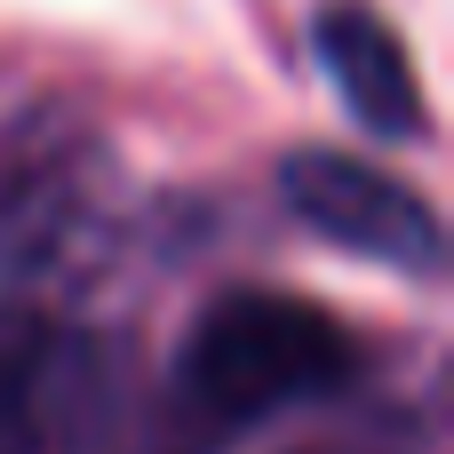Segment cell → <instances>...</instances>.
<instances>
[{
  "instance_id": "obj_1",
  "label": "cell",
  "mask_w": 454,
  "mask_h": 454,
  "mask_svg": "<svg viewBox=\"0 0 454 454\" xmlns=\"http://www.w3.org/2000/svg\"><path fill=\"white\" fill-rule=\"evenodd\" d=\"M359 367H367L359 335L335 311H319L303 295L239 287V295H215L192 319L184 359H176V391L207 423H263L279 407L335 399Z\"/></svg>"
},
{
  "instance_id": "obj_2",
  "label": "cell",
  "mask_w": 454,
  "mask_h": 454,
  "mask_svg": "<svg viewBox=\"0 0 454 454\" xmlns=\"http://www.w3.org/2000/svg\"><path fill=\"white\" fill-rule=\"evenodd\" d=\"M279 192H287L295 223L319 231L343 255H367V263H391V271H439L447 263L439 207L415 184H399V176H383L351 152H287Z\"/></svg>"
},
{
  "instance_id": "obj_3",
  "label": "cell",
  "mask_w": 454,
  "mask_h": 454,
  "mask_svg": "<svg viewBox=\"0 0 454 454\" xmlns=\"http://www.w3.org/2000/svg\"><path fill=\"white\" fill-rule=\"evenodd\" d=\"M311 40H319V72L335 80V96L351 104V120H359L367 136L415 144V136L431 128L415 56H407V40H399L367 0H327L319 24H311Z\"/></svg>"
},
{
  "instance_id": "obj_4",
  "label": "cell",
  "mask_w": 454,
  "mask_h": 454,
  "mask_svg": "<svg viewBox=\"0 0 454 454\" xmlns=\"http://www.w3.org/2000/svg\"><path fill=\"white\" fill-rule=\"evenodd\" d=\"M0 454H48V439H40V423H24V431H8V439H0Z\"/></svg>"
}]
</instances>
